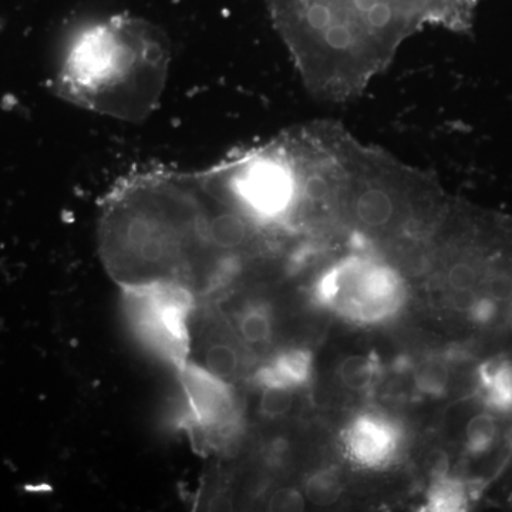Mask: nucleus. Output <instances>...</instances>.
<instances>
[{"label":"nucleus","mask_w":512,"mask_h":512,"mask_svg":"<svg viewBox=\"0 0 512 512\" xmlns=\"http://www.w3.org/2000/svg\"><path fill=\"white\" fill-rule=\"evenodd\" d=\"M101 259L121 286L177 284L211 292L225 268L208 235V208L197 173L148 171L124 178L103 202Z\"/></svg>","instance_id":"f257e3e1"},{"label":"nucleus","mask_w":512,"mask_h":512,"mask_svg":"<svg viewBox=\"0 0 512 512\" xmlns=\"http://www.w3.org/2000/svg\"><path fill=\"white\" fill-rule=\"evenodd\" d=\"M170 64V42L154 23L124 13L94 16L64 33L49 84L79 109L141 123L160 107Z\"/></svg>","instance_id":"f03ea898"},{"label":"nucleus","mask_w":512,"mask_h":512,"mask_svg":"<svg viewBox=\"0 0 512 512\" xmlns=\"http://www.w3.org/2000/svg\"><path fill=\"white\" fill-rule=\"evenodd\" d=\"M123 289V306L134 335L175 373L190 363L191 319L197 296L177 284H148Z\"/></svg>","instance_id":"7ed1b4c3"},{"label":"nucleus","mask_w":512,"mask_h":512,"mask_svg":"<svg viewBox=\"0 0 512 512\" xmlns=\"http://www.w3.org/2000/svg\"><path fill=\"white\" fill-rule=\"evenodd\" d=\"M313 295L320 306L340 318L356 325H377L399 313L406 288L393 269L350 258L320 276Z\"/></svg>","instance_id":"20e7f679"},{"label":"nucleus","mask_w":512,"mask_h":512,"mask_svg":"<svg viewBox=\"0 0 512 512\" xmlns=\"http://www.w3.org/2000/svg\"><path fill=\"white\" fill-rule=\"evenodd\" d=\"M187 412L184 426L197 450H217L234 439L241 409L232 383L190 362L177 373Z\"/></svg>","instance_id":"39448f33"},{"label":"nucleus","mask_w":512,"mask_h":512,"mask_svg":"<svg viewBox=\"0 0 512 512\" xmlns=\"http://www.w3.org/2000/svg\"><path fill=\"white\" fill-rule=\"evenodd\" d=\"M402 446V430L383 414L363 413L343 431L346 456L356 466L377 470L389 466Z\"/></svg>","instance_id":"423d86ee"},{"label":"nucleus","mask_w":512,"mask_h":512,"mask_svg":"<svg viewBox=\"0 0 512 512\" xmlns=\"http://www.w3.org/2000/svg\"><path fill=\"white\" fill-rule=\"evenodd\" d=\"M313 357L306 349L295 348L278 353L266 365L259 367L254 375L259 387H281L296 390L311 380Z\"/></svg>","instance_id":"0eeeda50"},{"label":"nucleus","mask_w":512,"mask_h":512,"mask_svg":"<svg viewBox=\"0 0 512 512\" xmlns=\"http://www.w3.org/2000/svg\"><path fill=\"white\" fill-rule=\"evenodd\" d=\"M239 343H241L239 340L237 342V340L221 338L217 332L207 333L205 338L200 336L201 348L197 350V356L200 359L190 360V362L197 363L212 375L232 383L244 366V356Z\"/></svg>","instance_id":"6e6552de"},{"label":"nucleus","mask_w":512,"mask_h":512,"mask_svg":"<svg viewBox=\"0 0 512 512\" xmlns=\"http://www.w3.org/2000/svg\"><path fill=\"white\" fill-rule=\"evenodd\" d=\"M477 497L478 491L473 481L450 473H439L427 488L423 511H467Z\"/></svg>","instance_id":"1a4fd4ad"},{"label":"nucleus","mask_w":512,"mask_h":512,"mask_svg":"<svg viewBox=\"0 0 512 512\" xmlns=\"http://www.w3.org/2000/svg\"><path fill=\"white\" fill-rule=\"evenodd\" d=\"M501 440V424L498 414L485 409L474 414L464 429V448L468 456L484 457L493 451Z\"/></svg>","instance_id":"9d476101"},{"label":"nucleus","mask_w":512,"mask_h":512,"mask_svg":"<svg viewBox=\"0 0 512 512\" xmlns=\"http://www.w3.org/2000/svg\"><path fill=\"white\" fill-rule=\"evenodd\" d=\"M380 370L382 369L376 356H349L339 365V382L349 392L367 393L379 382Z\"/></svg>","instance_id":"9b49d317"},{"label":"nucleus","mask_w":512,"mask_h":512,"mask_svg":"<svg viewBox=\"0 0 512 512\" xmlns=\"http://www.w3.org/2000/svg\"><path fill=\"white\" fill-rule=\"evenodd\" d=\"M237 338L247 348L265 346L274 333V320L264 305H249L239 312L237 320Z\"/></svg>","instance_id":"f8f14e48"},{"label":"nucleus","mask_w":512,"mask_h":512,"mask_svg":"<svg viewBox=\"0 0 512 512\" xmlns=\"http://www.w3.org/2000/svg\"><path fill=\"white\" fill-rule=\"evenodd\" d=\"M450 380V367L440 357L423 359L413 370V383L417 393L431 399L443 397L450 386Z\"/></svg>","instance_id":"ddd939ff"},{"label":"nucleus","mask_w":512,"mask_h":512,"mask_svg":"<svg viewBox=\"0 0 512 512\" xmlns=\"http://www.w3.org/2000/svg\"><path fill=\"white\" fill-rule=\"evenodd\" d=\"M342 495V480L338 473L330 470H319L312 473L305 481V498L316 507H330Z\"/></svg>","instance_id":"4468645a"},{"label":"nucleus","mask_w":512,"mask_h":512,"mask_svg":"<svg viewBox=\"0 0 512 512\" xmlns=\"http://www.w3.org/2000/svg\"><path fill=\"white\" fill-rule=\"evenodd\" d=\"M393 205L384 192L370 191L357 202V215L370 227H380L392 217Z\"/></svg>","instance_id":"2eb2a0df"},{"label":"nucleus","mask_w":512,"mask_h":512,"mask_svg":"<svg viewBox=\"0 0 512 512\" xmlns=\"http://www.w3.org/2000/svg\"><path fill=\"white\" fill-rule=\"evenodd\" d=\"M295 390L281 389V387H262L259 412L268 419H279L291 412L295 404Z\"/></svg>","instance_id":"dca6fc26"},{"label":"nucleus","mask_w":512,"mask_h":512,"mask_svg":"<svg viewBox=\"0 0 512 512\" xmlns=\"http://www.w3.org/2000/svg\"><path fill=\"white\" fill-rule=\"evenodd\" d=\"M306 507L305 495L292 488L276 491L269 501V508L275 511H302Z\"/></svg>","instance_id":"f3484780"},{"label":"nucleus","mask_w":512,"mask_h":512,"mask_svg":"<svg viewBox=\"0 0 512 512\" xmlns=\"http://www.w3.org/2000/svg\"><path fill=\"white\" fill-rule=\"evenodd\" d=\"M326 43L335 49H346L352 43V33L343 25H330L326 29Z\"/></svg>","instance_id":"a211bd4d"},{"label":"nucleus","mask_w":512,"mask_h":512,"mask_svg":"<svg viewBox=\"0 0 512 512\" xmlns=\"http://www.w3.org/2000/svg\"><path fill=\"white\" fill-rule=\"evenodd\" d=\"M394 18V10L390 8L386 3H379L375 8L370 10L366 15V22L369 23L373 28H384V26L389 25Z\"/></svg>","instance_id":"6ab92c4d"},{"label":"nucleus","mask_w":512,"mask_h":512,"mask_svg":"<svg viewBox=\"0 0 512 512\" xmlns=\"http://www.w3.org/2000/svg\"><path fill=\"white\" fill-rule=\"evenodd\" d=\"M305 190L311 200H320V198L325 197L326 192H328V184H326L323 178L312 177L309 178L308 183H306Z\"/></svg>","instance_id":"aec40b11"},{"label":"nucleus","mask_w":512,"mask_h":512,"mask_svg":"<svg viewBox=\"0 0 512 512\" xmlns=\"http://www.w3.org/2000/svg\"><path fill=\"white\" fill-rule=\"evenodd\" d=\"M308 2H316V0H308ZM380 3H383V0H380ZM451 3H453L461 19L466 20L470 16L476 0H451Z\"/></svg>","instance_id":"412c9836"}]
</instances>
